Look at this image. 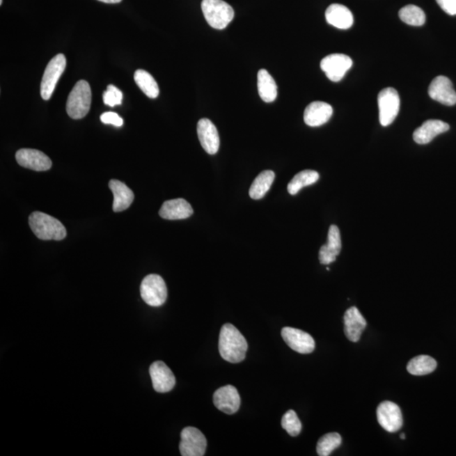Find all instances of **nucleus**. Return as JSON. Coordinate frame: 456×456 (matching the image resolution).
I'll return each instance as SVG.
<instances>
[{"mask_svg":"<svg viewBox=\"0 0 456 456\" xmlns=\"http://www.w3.org/2000/svg\"><path fill=\"white\" fill-rule=\"evenodd\" d=\"M248 351V343L241 332L232 324H225L219 336V352L221 358L231 363L243 362Z\"/></svg>","mask_w":456,"mask_h":456,"instance_id":"obj_1","label":"nucleus"},{"mask_svg":"<svg viewBox=\"0 0 456 456\" xmlns=\"http://www.w3.org/2000/svg\"><path fill=\"white\" fill-rule=\"evenodd\" d=\"M29 225L36 237L41 240L61 241L67 235L65 226L61 221L40 212L31 214Z\"/></svg>","mask_w":456,"mask_h":456,"instance_id":"obj_2","label":"nucleus"},{"mask_svg":"<svg viewBox=\"0 0 456 456\" xmlns=\"http://www.w3.org/2000/svg\"><path fill=\"white\" fill-rule=\"evenodd\" d=\"M91 104V90L89 83L79 81L67 100L66 111L73 120H81L89 113Z\"/></svg>","mask_w":456,"mask_h":456,"instance_id":"obj_3","label":"nucleus"},{"mask_svg":"<svg viewBox=\"0 0 456 456\" xmlns=\"http://www.w3.org/2000/svg\"><path fill=\"white\" fill-rule=\"evenodd\" d=\"M201 8L206 22L217 30L225 29L235 15L233 7L223 0H203Z\"/></svg>","mask_w":456,"mask_h":456,"instance_id":"obj_4","label":"nucleus"},{"mask_svg":"<svg viewBox=\"0 0 456 456\" xmlns=\"http://www.w3.org/2000/svg\"><path fill=\"white\" fill-rule=\"evenodd\" d=\"M141 295L146 304L152 307H159L168 299V288L162 277L158 275H148L142 281Z\"/></svg>","mask_w":456,"mask_h":456,"instance_id":"obj_5","label":"nucleus"},{"mask_svg":"<svg viewBox=\"0 0 456 456\" xmlns=\"http://www.w3.org/2000/svg\"><path fill=\"white\" fill-rule=\"evenodd\" d=\"M65 68L66 58L63 54L56 55L47 63L41 82V96L43 100H49Z\"/></svg>","mask_w":456,"mask_h":456,"instance_id":"obj_6","label":"nucleus"},{"mask_svg":"<svg viewBox=\"0 0 456 456\" xmlns=\"http://www.w3.org/2000/svg\"><path fill=\"white\" fill-rule=\"evenodd\" d=\"M400 97L392 87L380 91L378 96L379 122L382 126L386 127L392 124L398 117L400 110Z\"/></svg>","mask_w":456,"mask_h":456,"instance_id":"obj_7","label":"nucleus"},{"mask_svg":"<svg viewBox=\"0 0 456 456\" xmlns=\"http://www.w3.org/2000/svg\"><path fill=\"white\" fill-rule=\"evenodd\" d=\"M206 447L207 440L198 428L187 427L182 430L180 445L182 456H203Z\"/></svg>","mask_w":456,"mask_h":456,"instance_id":"obj_8","label":"nucleus"},{"mask_svg":"<svg viewBox=\"0 0 456 456\" xmlns=\"http://www.w3.org/2000/svg\"><path fill=\"white\" fill-rule=\"evenodd\" d=\"M352 66V58L343 54L328 55L320 63L321 70L327 74L329 80L333 82L342 81Z\"/></svg>","mask_w":456,"mask_h":456,"instance_id":"obj_9","label":"nucleus"},{"mask_svg":"<svg viewBox=\"0 0 456 456\" xmlns=\"http://www.w3.org/2000/svg\"><path fill=\"white\" fill-rule=\"evenodd\" d=\"M377 418L384 430L395 433L403 425L402 411L395 403L384 402L377 408Z\"/></svg>","mask_w":456,"mask_h":456,"instance_id":"obj_10","label":"nucleus"},{"mask_svg":"<svg viewBox=\"0 0 456 456\" xmlns=\"http://www.w3.org/2000/svg\"><path fill=\"white\" fill-rule=\"evenodd\" d=\"M281 336L288 347L299 354H308L315 350V340L307 332L299 329L284 327L281 330Z\"/></svg>","mask_w":456,"mask_h":456,"instance_id":"obj_11","label":"nucleus"},{"mask_svg":"<svg viewBox=\"0 0 456 456\" xmlns=\"http://www.w3.org/2000/svg\"><path fill=\"white\" fill-rule=\"evenodd\" d=\"M150 375L152 378L154 390L159 393L171 391L176 384L173 372L162 361H157L150 367Z\"/></svg>","mask_w":456,"mask_h":456,"instance_id":"obj_12","label":"nucleus"},{"mask_svg":"<svg viewBox=\"0 0 456 456\" xmlns=\"http://www.w3.org/2000/svg\"><path fill=\"white\" fill-rule=\"evenodd\" d=\"M214 405L226 414L232 415L239 411L241 398L237 388L233 386H225L218 388L213 395Z\"/></svg>","mask_w":456,"mask_h":456,"instance_id":"obj_13","label":"nucleus"},{"mask_svg":"<svg viewBox=\"0 0 456 456\" xmlns=\"http://www.w3.org/2000/svg\"><path fill=\"white\" fill-rule=\"evenodd\" d=\"M428 95L434 101L442 103L443 105L453 106L456 104V91L449 78L437 77L431 82L428 87Z\"/></svg>","mask_w":456,"mask_h":456,"instance_id":"obj_14","label":"nucleus"},{"mask_svg":"<svg viewBox=\"0 0 456 456\" xmlns=\"http://www.w3.org/2000/svg\"><path fill=\"white\" fill-rule=\"evenodd\" d=\"M19 165L34 171H47L52 168V161L46 154L38 150L21 149L15 154Z\"/></svg>","mask_w":456,"mask_h":456,"instance_id":"obj_15","label":"nucleus"},{"mask_svg":"<svg viewBox=\"0 0 456 456\" xmlns=\"http://www.w3.org/2000/svg\"><path fill=\"white\" fill-rule=\"evenodd\" d=\"M197 134L205 152L210 155L217 154L220 148V137L215 125L208 118H202L198 122Z\"/></svg>","mask_w":456,"mask_h":456,"instance_id":"obj_16","label":"nucleus"},{"mask_svg":"<svg viewBox=\"0 0 456 456\" xmlns=\"http://www.w3.org/2000/svg\"><path fill=\"white\" fill-rule=\"evenodd\" d=\"M342 251V237L338 227L332 225L329 229L327 244L320 249L319 259L322 265H330L336 261Z\"/></svg>","mask_w":456,"mask_h":456,"instance_id":"obj_17","label":"nucleus"},{"mask_svg":"<svg viewBox=\"0 0 456 456\" xmlns=\"http://www.w3.org/2000/svg\"><path fill=\"white\" fill-rule=\"evenodd\" d=\"M344 331L347 339L352 343H358L364 329L367 327L366 320L358 308H348L344 315Z\"/></svg>","mask_w":456,"mask_h":456,"instance_id":"obj_18","label":"nucleus"},{"mask_svg":"<svg viewBox=\"0 0 456 456\" xmlns=\"http://www.w3.org/2000/svg\"><path fill=\"white\" fill-rule=\"evenodd\" d=\"M333 109L324 102H314L308 105L304 111L305 124L310 127H319L331 120Z\"/></svg>","mask_w":456,"mask_h":456,"instance_id":"obj_19","label":"nucleus"},{"mask_svg":"<svg viewBox=\"0 0 456 456\" xmlns=\"http://www.w3.org/2000/svg\"><path fill=\"white\" fill-rule=\"evenodd\" d=\"M191 205L184 199L170 200L164 202L159 215L166 220H184L193 215Z\"/></svg>","mask_w":456,"mask_h":456,"instance_id":"obj_20","label":"nucleus"},{"mask_svg":"<svg viewBox=\"0 0 456 456\" xmlns=\"http://www.w3.org/2000/svg\"><path fill=\"white\" fill-rule=\"evenodd\" d=\"M449 129L450 125L446 122L438 120H427L415 130L414 140L419 145H426L439 134L447 132Z\"/></svg>","mask_w":456,"mask_h":456,"instance_id":"obj_21","label":"nucleus"},{"mask_svg":"<svg viewBox=\"0 0 456 456\" xmlns=\"http://www.w3.org/2000/svg\"><path fill=\"white\" fill-rule=\"evenodd\" d=\"M325 19L330 25L342 30L351 29L354 22L351 10L340 3H333L327 8Z\"/></svg>","mask_w":456,"mask_h":456,"instance_id":"obj_22","label":"nucleus"},{"mask_svg":"<svg viewBox=\"0 0 456 456\" xmlns=\"http://www.w3.org/2000/svg\"><path fill=\"white\" fill-rule=\"evenodd\" d=\"M109 188L113 194V210L114 212L125 211L132 205L134 194L124 182L116 180H110Z\"/></svg>","mask_w":456,"mask_h":456,"instance_id":"obj_23","label":"nucleus"},{"mask_svg":"<svg viewBox=\"0 0 456 456\" xmlns=\"http://www.w3.org/2000/svg\"><path fill=\"white\" fill-rule=\"evenodd\" d=\"M258 91L265 102H272L277 97V86L275 80L267 70H260L258 72Z\"/></svg>","mask_w":456,"mask_h":456,"instance_id":"obj_24","label":"nucleus"},{"mask_svg":"<svg viewBox=\"0 0 456 456\" xmlns=\"http://www.w3.org/2000/svg\"><path fill=\"white\" fill-rule=\"evenodd\" d=\"M275 178L276 174L272 170H265L260 173L253 182L251 189H249V196L253 200L262 199L271 189Z\"/></svg>","mask_w":456,"mask_h":456,"instance_id":"obj_25","label":"nucleus"},{"mask_svg":"<svg viewBox=\"0 0 456 456\" xmlns=\"http://www.w3.org/2000/svg\"><path fill=\"white\" fill-rule=\"evenodd\" d=\"M134 81L143 93L150 98H157L159 96L160 91L157 83L152 75L148 71L137 70L134 74Z\"/></svg>","mask_w":456,"mask_h":456,"instance_id":"obj_26","label":"nucleus"},{"mask_svg":"<svg viewBox=\"0 0 456 456\" xmlns=\"http://www.w3.org/2000/svg\"><path fill=\"white\" fill-rule=\"evenodd\" d=\"M436 368H437V362L431 356L426 355L416 356L407 364V371L416 376L431 374Z\"/></svg>","mask_w":456,"mask_h":456,"instance_id":"obj_27","label":"nucleus"},{"mask_svg":"<svg viewBox=\"0 0 456 456\" xmlns=\"http://www.w3.org/2000/svg\"><path fill=\"white\" fill-rule=\"evenodd\" d=\"M320 174L314 170H304L300 172L294 177L288 185V191L291 196H295L306 186L315 184L319 180Z\"/></svg>","mask_w":456,"mask_h":456,"instance_id":"obj_28","label":"nucleus"},{"mask_svg":"<svg viewBox=\"0 0 456 456\" xmlns=\"http://www.w3.org/2000/svg\"><path fill=\"white\" fill-rule=\"evenodd\" d=\"M399 17L407 25L421 26L425 24L426 15L421 8L414 5L403 7L399 11Z\"/></svg>","mask_w":456,"mask_h":456,"instance_id":"obj_29","label":"nucleus"},{"mask_svg":"<svg viewBox=\"0 0 456 456\" xmlns=\"http://www.w3.org/2000/svg\"><path fill=\"white\" fill-rule=\"evenodd\" d=\"M343 439L337 433H329L321 437L317 443V453L320 456L331 455L332 452L342 445Z\"/></svg>","mask_w":456,"mask_h":456,"instance_id":"obj_30","label":"nucleus"},{"mask_svg":"<svg viewBox=\"0 0 456 456\" xmlns=\"http://www.w3.org/2000/svg\"><path fill=\"white\" fill-rule=\"evenodd\" d=\"M281 427L292 437H297L302 431V423L296 412L292 410L285 412L281 419Z\"/></svg>","mask_w":456,"mask_h":456,"instance_id":"obj_31","label":"nucleus"},{"mask_svg":"<svg viewBox=\"0 0 456 456\" xmlns=\"http://www.w3.org/2000/svg\"><path fill=\"white\" fill-rule=\"evenodd\" d=\"M103 102L109 107L120 105L123 101V93L120 89L113 85L107 87L106 91L103 93Z\"/></svg>","mask_w":456,"mask_h":456,"instance_id":"obj_32","label":"nucleus"},{"mask_svg":"<svg viewBox=\"0 0 456 456\" xmlns=\"http://www.w3.org/2000/svg\"><path fill=\"white\" fill-rule=\"evenodd\" d=\"M101 121L105 125H112L115 127H121L124 120L120 115L113 112H107L101 115Z\"/></svg>","mask_w":456,"mask_h":456,"instance_id":"obj_33","label":"nucleus"},{"mask_svg":"<svg viewBox=\"0 0 456 456\" xmlns=\"http://www.w3.org/2000/svg\"><path fill=\"white\" fill-rule=\"evenodd\" d=\"M441 9L450 15H456V0H436Z\"/></svg>","mask_w":456,"mask_h":456,"instance_id":"obj_34","label":"nucleus"},{"mask_svg":"<svg viewBox=\"0 0 456 456\" xmlns=\"http://www.w3.org/2000/svg\"><path fill=\"white\" fill-rule=\"evenodd\" d=\"M99 1L106 3H120L122 0H99Z\"/></svg>","mask_w":456,"mask_h":456,"instance_id":"obj_35","label":"nucleus"},{"mask_svg":"<svg viewBox=\"0 0 456 456\" xmlns=\"http://www.w3.org/2000/svg\"><path fill=\"white\" fill-rule=\"evenodd\" d=\"M400 439H406V435H405V434H400Z\"/></svg>","mask_w":456,"mask_h":456,"instance_id":"obj_36","label":"nucleus"},{"mask_svg":"<svg viewBox=\"0 0 456 456\" xmlns=\"http://www.w3.org/2000/svg\"><path fill=\"white\" fill-rule=\"evenodd\" d=\"M3 3V0H0V5H2Z\"/></svg>","mask_w":456,"mask_h":456,"instance_id":"obj_37","label":"nucleus"}]
</instances>
